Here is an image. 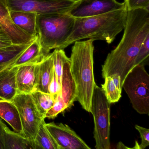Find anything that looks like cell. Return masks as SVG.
<instances>
[{
  "mask_svg": "<svg viewBox=\"0 0 149 149\" xmlns=\"http://www.w3.org/2000/svg\"><path fill=\"white\" fill-rule=\"evenodd\" d=\"M127 13L126 6L99 15L75 18L71 35L59 49H64L75 42L85 39L103 40L112 43L124 29Z\"/></svg>",
  "mask_w": 149,
  "mask_h": 149,
  "instance_id": "cell-2",
  "label": "cell"
},
{
  "mask_svg": "<svg viewBox=\"0 0 149 149\" xmlns=\"http://www.w3.org/2000/svg\"><path fill=\"white\" fill-rule=\"evenodd\" d=\"M4 141L5 149H28L25 138L11 131L7 126L4 130Z\"/></svg>",
  "mask_w": 149,
  "mask_h": 149,
  "instance_id": "cell-21",
  "label": "cell"
},
{
  "mask_svg": "<svg viewBox=\"0 0 149 149\" xmlns=\"http://www.w3.org/2000/svg\"><path fill=\"white\" fill-rule=\"evenodd\" d=\"M129 149H143L140 146V144H139V143L137 141H135V144L133 148H129Z\"/></svg>",
  "mask_w": 149,
  "mask_h": 149,
  "instance_id": "cell-34",
  "label": "cell"
},
{
  "mask_svg": "<svg viewBox=\"0 0 149 149\" xmlns=\"http://www.w3.org/2000/svg\"><path fill=\"white\" fill-rule=\"evenodd\" d=\"M45 127L57 145L64 149H92L66 124L45 123Z\"/></svg>",
  "mask_w": 149,
  "mask_h": 149,
  "instance_id": "cell-10",
  "label": "cell"
},
{
  "mask_svg": "<svg viewBox=\"0 0 149 149\" xmlns=\"http://www.w3.org/2000/svg\"><path fill=\"white\" fill-rule=\"evenodd\" d=\"M70 59L65 63L61 81V91L52 107L55 113L59 114L71 107L77 99V89L70 70Z\"/></svg>",
  "mask_w": 149,
  "mask_h": 149,
  "instance_id": "cell-11",
  "label": "cell"
},
{
  "mask_svg": "<svg viewBox=\"0 0 149 149\" xmlns=\"http://www.w3.org/2000/svg\"><path fill=\"white\" fill-rule=\"evenodd\" d=\"M0 117L8 123L16 134L22 135V128L19 112L11 102H0Z\"/></svg>",
  "mask_w": 149,
  "mask_h": 149,
  "instance_id": "cell-18",
  "label": "cell"
},
{
  "mask_svg": "<svg viewBox=\"0 0 149 149\" xmlns=\"http://www.w3.org/2000/svg\"><path fill=\"white\" fill-rule=\"evenodd\" d=\"M45 120L40 123L35 142L42 149H57L56 143L46 130Z\"/></svg>",
  "mask_w": 149,
  "mask_h": 149,
  "instance_id": "cell-22",
  "label": "cell"
},
{
  "mask_svg": "<svg viewBox=\"0 0 149 149\" xmlns=\"http://www.w3.org/2000/svg\"><path fill=\"white\" fill-rule=\"evenodd\" d=\"M110 107L101 88L94 87L91 113L94 120V137L96 149H110Z\"/></svg>",
  "mask_w": 149,
  "mask_h": 149,
  "instance_id": "cell-5",
  "label": "cell"
},
{
  "mask_svg": "<svg viewBox=\"0 0 149 149\" xmlns=\"http://www.w3.org/2000/svg\"><path fill=\"white\" fill-rule=\"evenodd\" d=\"M52 53L54 71L58 81L61 85L64 64L70 58L66 56L64 49H55Z\"/></svg>",
  "mask_w": 149,
  "mask_h": 149,
  "instance_id": "cell-24",
  "label": "cell"
},
{
  "mask_svg": "<svg viewBox=\"0 0 149 149\" xmlns=\"http://www.w3.org/2000/svg\"><path fill=\"white\" fill-rule=\"evenodd\" d=\"M61 91V85L59 83L54 70H53L52 79L49 88V93L52 95L55 99H57Z\"/></svg>",
  "mask_w": 149,
  "mask_h": 149,
  "instance_id": "cell-28",
  "label": "cell"
},
{
  "mask_svg": "<svg viewBox=\"0 0 149 149\" xmlns=\"http://www.w3.org/2000/svg\"><path fill=\"white\" fill-rule=\"evenodd\" d=\"M6 127L7 126L0 118V149H5L4 133Z\"/></svg>",
  "mask_w": 149,
  "mask_h": 149,
  "instance_id": "cell-30",
  "label": "cell"
},
{
  "mask_svg": "<svg viewBox=\"0 0 149 149\" xmlns=\"http://www.w3.org/2000/svg\"><path fill=\"white\" fill-rule=\"evenodd\" d=\"M30 95L40 116L45 120L46 113L53 107L56 99L50 93L36 90Z\"/></svg>",
  "mask_w": 149,
  "mask_h": 149,
  "instance_id": "cell-20",
  "label": "cell"
},
{
  "mask_svg": "<svg viewBox=\"0 0 149 149\" xmlns=\"http://www.w3.org/2000/svg\"><path fill=\"white\" fill-rule=\"evenodd\" d=\"M25 143L28 149H42L38 146L34 141H29L25 139Z\"/></svg>",
  "mask_w": 149,
  "mask_h": 149,
  "instance_id": "cell-32",
  "label": "cell"
},
{
  "mask_svg": "<svg viewBox=\"0 0 149 149\" xmlns=\"http://www.w3.org/2000/svg\"><path fill=\"white\" fill-rule=\"evenodd\" d=\"M11 102L19 112L22 136L26 140L35 141L40 123L44 120L40 116L30 94H17Z\"/></svg>",
  "mask_w": 149,
  "mask_h": 149,
  "instance_id": "cell-8",
  "label": "cell"
},
{
  "mask_svg": "<svg viewBox=\"0 0 149 149\" xmlns=\"http://www.w3.org/2000/svg\"><path fill=\"white\" fill-rule=\"evenodd\" d=\"M116 149H129V148L127 147L123 143L119 142L116 146Z\"/></svg>",
  "mask_w": 149,
  "mask_h": 149,
  "instance_id": "cell-33",
  "label": "cell"
},
{
  "mask_svg": "<svg viewBox=\"0 0 149 149\" xmlns=\"http://www.w3.org/2000/svg\"><path fill=\"white\" fill-rule=\"evenodd\" d=\"M37 64L17 67L16 81L17 94H30L35 90Z\"/></svg>",
  "mask_w": 149,
  "mask_h": 149,
  "instance_id": "cell-14",
  "label": "cell"
},
{
  "mask_svg": "<svg viewBox=\"0 0 149 149\" xmlns=\"http://www.w3.org/2000/svg\"><path fill=\"white\" fill-rule=\"evenodd\" d=\"M105 79V83L101 85V88L107 99L111 103L117 102L121 97L122 92L116 87L111 76Z\"/></svg>",
  "mask_w": 149,
  "mask_h": 149,
  "instance_id": "cell-23",
  "label": "cell"
},
{
  "mask_svg": "<svg viewBox=\"0 0 149 149\" xmlns=\"http://www.w3.org/2000/svg\"><path fill=\"white\" fill-rule=\"evenodd\" d=\"M0 29H1V27H0Z\"/></svg>",
  "mask_w": 149,
  "mask_h": 149,
  "instance_id": "cell-36",
  "label": "cell"
},
{
  "mask_svg": "<svg viewBox=\"0 0 149 149\" xmlns=\"http://www.w3.org/2000/svg\"><path fill=\"white\" fill-rule=\"evenodd\" d=\"M112 77L116 87L120 92L122 91V86L121 83V79L120 75L118 74H113L110 75Z\"/></svg>",
  "mask_w": 149,
  "mask_h": 149,
  "instance_id": "cell-31",
  "label": "cell"
},
{
  "mask_svg": "<svg viewBox=\"0 0 149 149\" xmlns=\"http://www.w3.org/2000/svg\"><path fill=\"white\" fill-rule=\"evenodd\" d=\"M75 18L68 14L37 15L36 36L45 56L59 49L71 35Z\"/></svg>",
  "mask_w": 149,
  "mask_h": 149,
  "instance_id": "cell-4",
  "label": "cell"
},
{
  "mask_svg": "<svg viewBox=\"0 0 149 149\" xmlns=\"http://www.w3.org/2000/svg\"><path fill=\"white\" fill-rule=\"evenodd\" d=\"M134 109L141 114L149 113V75L145 65H136L126 76L122 85Z\"/></svg>",
  "mask_w": 149,
  "mask_h": 149,
  "instance_id": "cell-6",
  "label": "cell"
},
{
  "mask_svg": "<svg viewBox=\"0 0 149 149\" xmlns=\"http://www.w3.org/2000/svg\"><path fill=\"white\" fill-rule=\"evenodd\" d=\"M76 1H79V0H76Z\"/></svg>",
  "mask_w": 149,
  "mask_h": 149,
  "instance_id": "cell-37",
  "label": "cell"
},
{
  "mask_svg": "<svg viewBox=\"0 0 149 149\" xmlns=\"http://www.w3.org/2000/svg\"><path fill=\"white\" fill-rule=\"evenodd\" d=\"M136 129L139 132L141 139V143L140 146L143 149H145L149 145V129L139 125H135Z\"/></svg>",
  "mask_w": 149,
  "mask_h": 149,
  "instance_id": "cell-27",
  "label": "cell"
},
{
  "mask_svg": "<svg viewBox=\"0 0 149 149\" xmlns=\"http://www.w3.org/2000/svg\"><path fill=\"white\" fill-rule=\"evenodd\" d=\"M76 0H6L9 11L33 12L37 15L68 14Z\"/></svg>",
  "mask_w": 149,
  "mask_h": 149,
  "instance_id": "cell-7",
  "label": "cell"
},
{
  "mask_svg": "<svg viewBox=\"0 0 149 149\" xmlns=\"http://www.w3.org/2000/svg\"><path fill=\"white\" fill-rule=\"evenodd\" d=\"M31 43L12 44L0 48V72L12 66Z\"/></svg>",
  "mask_w": 149,
  "mask_h": 149,
  "instance_id": "cell-19",
  "label": "cell"
},
{
  "mask_svg": "<svg viewBox=\"0 0 149 149\" xmlns=\"http://www.w3.org/2000/svg\"><path fill=\"white\" fill-rule=\"evenodd\" d=\"M149 56V35L145 38L140 48L135 60L134 67L140 64H143L145 65L146 62H148Z\"/></svg>",
  "mask_w": 149,
  "mask_h": 149,
  "instance_id": "cell-25",
  "label": "cell"
},
{
  "mask_svg": "<svg viewBox=\"0 0 149 149\" xmlns=\"http://www.w3.org/2000/svg\"><path fill=\"white\" fill-rule=\"evenodd\" d=\"M17 67L10 66L0 72V102H12L17 94L16 73Z\"/></svg>",
  "mask_w": 149,
  "mask_h": 149,
  "instance_id": "cell-15",
  "label": "cell"
},
{
  "mask_svg": "<svg viewBox=\"0 0 149 149\" xmlns=\"http://www.w3.org/2000/svg\"><path fill=\"white\" fill-rule=\"evenodd\" d=\"M128 10L143 9L149 10V0H125Z\"/></svg>",
  "mask_w": 149,
  "mask_h": 149,
  "instance_id": "cell-26",
  "label": "cell"
},
{
  "mask_svg": "<svg viewBox=\"0 0 149 149\" xmlns=\"http://www.w3.org/2000/svg\"><path fill=\"white\" fill-rule=\"evenodd\" d=\"M125 2L116 0H79L68 13L74 18L89 17L123 8Z\"/></svg>",
  "mask_w": 149,
  "mask_h": 149,
  "instance_id": "cell-9",
  "label": "cell"
},
{
  "mask_svg": "<svg viewBox=\"0 0 149 149\" xmlns=\"http://www.w3.org/2000/svg\"><path fill=\"white\" fill-rule=\"evenodd\" d=\"M45 56L38 38L36 36L35 39L11 66L18 67L21 65L37 64Z\"/></svg>",
  "mask_w": 149,
  "mask_h": 149,
  "instance_id": "cell-17",
  "label": "cell"
},
{
  "mask_svg": "<svg viewBox=\"0 0 149 149\" xmlns=\"http://www.w3.org/2000/svg\"><path fill=\"white\" fill-rule=\"evenodd\" d=\"M10 15L15 25L28 35L36 37L37 16L36 13L11 10L10 11Z\"/></svg>",
  "mask_w": 149,
  "mask_h": 149,
  "instance_id": "cell-16",
  "label": "cell"
},
{
  "mask_svg": "<svg viewBox=\"0 0 149 149\" xmlns=\"http://www.w3.org/2000/svg\"><path fill=\"white\" fill-rule=\"evenodd\" d=\"M12 44L8 35L3 30L0 29V48L8 47Z\"/></svg>",
  "mask_w": 149,
  "mask_h": 149,
  "instance_id": "cell-29",
  "label": "cell"
},
{
  "mask_svg": "<svg viewBox=\"0 0 149 149\" xmlns=\"http://www.w3.org/2000/svg\"><path fill=\"white\" fill-rule=\"evenodd\" d=\"M53 70V55L52 53H49L37 64L35 90L49 93V86L52 79Z\"/></svg>",
  "mask_w": 149,
  "mask_h": 149,
  "instance_id": "cell-13",
  "label": "cell"
},
{
  "mask_svg": "<svg viewBox=\"0 0 149 149\" xmlns=\"http://www.w3.org/2000/svg\"><path fill=\"white\" fill-rule=\"evenodd\" d=\"M123 36L117 47L108 55L102 66L103 78L114 74L123 81L134 67L135 60L144 40L149 35V10H128Z\"/></svg>",
  "mask_w": 149,
  "mask_h": 149,
  "instance_id": "cell-1",
  "label": "cell"
},
{
  "mask_svg": "<svg viewBox=\"0 0 149 149\" xmlns=\"http://www.w3.org/2000/svg\"><path fill=\"white\" fill-rule=\"evenodd\" d=\"M56 146H57V149H63V148H61V147H59V146H58V145H57V144L56 143Z\"/></svg>",
  "mask_w": 149,
  "mask_h": 149,
  "instance_id": "cell-35",
  "label": "cell"
},
{
  "mask_svg": "<svg viewBox=\"0 0 149 149\" xmlns=\"http://www.w3.org/2000/svg\"><path fill=\"white\" fill-rule=\"evenodd\" d=\"M0 27L9 36L13 44H27L35 39L13 22L6 0H0Z\"/></svg>",
  "mask_w": 149,
  "mask_h": 149,
  "instance_id": "cell-12",
  "label": "cell"
},
{
  "mask_svg": "<svg viewBox=\"0 0 149 149\" xmlns=\"http://www.w3.org/2000/svg\"><path fill=\"white\" fill-rule=\"evenodd\" d=\"M93 40L78 41L72 49L70 70L82 107L91 113L92 97L96 86L94 74Z\"/></svg>",
  "mask_w": 149,
  "mask_h": 149,
  "instance_id": "cell-3",
  "label": "cell"
}]
</instances>
